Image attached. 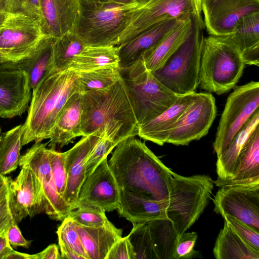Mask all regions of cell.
Listing matches in <instances>:
<instances>
[{
  "instance_id": "cell-1",
  "label": "cell",
  "mask_w": 259,
  "mask_h": 259,
  "mask_svg": "<svg viewBox=\"0 0 259 259\" xmlns=\"http://www.w3.org/2000/svg\"><path fill=\"white\" fill-rule=\"evenodd\" d=\"M120 190L156 200L169 199L174 172L135 137L116 147L108 161Z\"/></svg>"
},
{
  "instance_id": "cell-2",
  "label": "cell",
  "mask_w": 259,
  "mask_h": 259,
  "mask_svg": "<svg viewBox=\"0 0 259 259\" xmlns=\"http://www.w3.org/2000/svg\"><path fill=\"white\" fill-rule=\"evenodd\" d=\"M139 124L122 76L112 85L82 93V137L99 132L118 144L138 136Z\"/></svg>"
},
{
  "instance_id": "cell-3",
  "label": "cell",
  "mask_w": 259,
  "mask_h": 259,
  "mask_svg": "<svg viewBox=\"0 0 259 259\" xmlns=\"http://www.w3.org/2000/svg\"><path fill=\"white\" fill-rule=\"evenodd\" d=\"M32 90L23 124L22 146L50 139L66 102L74 93L80 92L78 72L71 69L47 71Z\"/></svg>"
},
{
  "instance_id": "cell-4",
  "label": "cell",
  "mask_w": 259,
  "mask_h": 259,
  "mask_svg": "<svg viewBox=\"0 0 259 259\" xmlns=\"http://www.w3.org/2000/svg\"><path fill=\"white\" fill-rule=\"evenodd\" d=\"M80 9L73 32L89 46H117L119 37L141 6L80 0Z\"/></svg>"
},
{
  "instance_id": "cell-5",
  "label": "cell",
  "mask_w": 259,
  "mask_h": 259,
  "mask_svg": "<svg viewBox=\"0 0 259 259\" xmlns=\"http://www.w3.org/2000/svg\"><path fill=\"white\" fill-rule=\"evenodd\" d=\"M245 64L238 47L227 36L204 37L198 86L218 95L233 89L241 77Z\"/></svg>"
},
{
  "instance_id": "cell-6",
  "label": "cell",
  "mask_w": 259,
  "mask_h": 259,
  "mask_svg": "<svg viewBox=\"0 0 259 259\" xmlns=\"http://www.w3.org/2000/svg\"><path fill=\"white\" fill-rule=\"evenodd\" d=\"M201 16L193 18L187 39L157 70L151 72L164 86L178 95L195 92L198 87L204 25Z\"/></svg>"
},
{
  "instance_id": "cell-7",
  "label": "cell",
  "mask_w": 259,
  "mask_h": 259,
  "mask_svg": "<svg viewBox=\"0 0 259 259\" xmlns=\"http://www.w3.org/2000/svg\"><path fill=\"white\" fill-rule=\"evenodd\" d=\"M213 181L205 175L189 177L174 172L166 216L180 236L198 219L211 198Z\"/></svg>"
},
{
  "instance_id": "cell-8",
  "label": "cell",
  "mask_w": 259,
  "mask_h": 259,
  "mask_svg": "<svg viewBox=\"0 0 259 259\" xmlns=\"http://www.w3.org/2000/svg\"><path fill=\"white\" fill-rule=\"evenodd\" d=\"M139 126L160 115L179 95L171 91L148 70L141 57L120 70Z\"/></svg>"
},
{
  "instance_id": "cell-9",
  "label": "cell",
  "mask_w": 259,
  "mask_h": 259,
  "mask_svg": "<svg viewBox=\"0 0 259 259\" xmlns=\"http://www.w3.org/2000/svg\"><path fill=\"white\" fill-rule=\"evenodd\" d=\"M228 96L213 144L219 156L259 106V82L235 86Z\"/></svg>"
},
{
  "instance_id": "cell-10",
  "label": "cell",
  "mask_w": 259,
  "mask_h": 259,
  "mask_svg": "<svg viewBox=\"0 0 259 259\" xmlns=\"http://www.w3.org/2000/svg\"><path fill=\"white\" fill-rule=\"evenodd\" d=\"M201 0H150L135 13L117 46L161 21L201 16Z\"/></svg>"
},
{
  "instance_id": "cell-11",
  "label": "cell",
  "mask_w": 259,
  "mask_h": 259,
  "mask_svg": "<svg viewBox=\"0 0 259 259\" xmlns=\"http://www.w3.org/2000/svg\"><path fill=\"white\" fill-rule=\"evenodd\" d=\"M46 36L38 20L23 15L8 14L0 27V53L19 59L28 58Z\"/></svg>"
},
{
  "instance_id": "cell-12",
  "label": "cell",
  "mask_w": 259,
  "mask_h": 259,
  "mask_svg": "<svg viewBox=\"0 0 259 259\" xmlns=\"http://www.w3.org/2000/svg\"><path fill=\"white\" fill-rule=\"evenodd\" d=\"M213 203L216 213L230 215L259 231V182L222 186Z\"/></svg>"
},
{
  "instance_id": "cell-13",
  "label": "cell",
  "mask_w": 259,
  "mask_h": 259,
  "mask_svg": "<svg viewBox=\"0 0 259 259\" xmlns=\"http://www.w3.org/2000/svg\"><path fill=\"white\" fill-rule=\"evenodd\" d=\"M215 99L210 93H199L172 128L166 143L188 145L205 136L215 117Z\"/></svg>"
},
{
  "instance_id": "cell-14",
  "label": "cell",
  "mask_w": 259,
  "mask_h": 259,
  "mask_svg": "<svg viewBox=\"0 0 259 259\" xmlns=\"http://www.w3.org/2000/svg\"><path fill=\"white\" fill-rule=\"evenodd\" d=\"M47 143L35 142L21 155L19 166H27L34 173L41 186L51 219L62 221L71 211L70 205L58 193L54 184L49 162Z\"/></svg>"
},
{
  "instance_id": "cell-15",
  "label": "cell",
  "mask_w": 259,
  "mask_h": 259,
  "mask_svg": "<svg viewBox=\"0 0 259 259\" xmlns=\"http://www.w3.org/2000/svg\"><path fill=\"white\" fill-rule=\"evenodd\" d=\"M120 197V190L107 157L86 177L78 193L76 208L111 211L119 207Z\"/></svg>"
},
{
  "instance_id": "cell-16",
  "label": "cell",
  "mask_w": 259,
  "mask_h": 259,
  "mask_svg": "<svg viewBox=\"0 0 259 259\" xmlns=\"http://www.w3.org/2000/svg\"><path fill=\"white\" fill-rule=\"evenodd\" d=\"M14 180L9 178L8 206L15 223L42 212L46 213L47 206L41 184L30 168L22 166Z\"/></svg>"
},
{
  "instance_id": "cell-17",
  "label": "cell",
  "mask_w": 259,
  "mask_h": 259,
  "mask_svg": "<svg viewBox=\"0 0 259 259\" xmlns=\"http://www.w3.org/2000/svg\"><path fill=\"white\" fill-rule=\"evenodd\" d=\"M201 10L207 33L226 36L243 17L259 12V0H201Z\"/></svg>"
},
{
  "instance_id": "cell-18",
  "label": "cell",
  "mask_w": 259,
  "mask_h": 259,
  "mask_svg": "<svg viewBox=\"0 0 259 259\" xmlns=\"http://www.w3.org/2000/svg\"><path fill=\"white\" fill-rule=\"evenodd\" d=\"M31 90L26 69L12 67L0 69V117L11 118L27 111Z\"/></svg>"
},
{
  "instance_id": "cell-19",
  "label": "cell",
  "mask_w": 259,
  "mask_h": 259,
  "mask_svg": "<svg viewBox=\"0 0 259 259\" xmlns=\"http://www.w3.org/2000/svg\"><path fill=\"white\" fill-rule=\"evenodd\" d=\"M102 137L104 136L99 132L82 137L71 149L65 152L67 183L64 199L71 210L76 208L78 193L87 177V159Z\"/></svg>"
},
{
  "instance_id": "cell-20",
  "label": "cell",
  "mask_w": 259,
  "mask_h": 259,
  "mask_svg": "<svg viewBox=\"0 0 259 259\" xmlns=\"http://www.w3.org/2000/svg\"><path fill=\"white\" fill-rule=\"evenodd\" d=\"M45 35L57 38L72 31L80 9V0H39Z\"/></svg>"
},
{
  "instance_id": "cell-21",
  "label": "cell",
  "mask_w": 259,
  "mask_h": 259,
  "mask_svg": "<svg viewBox=\"0 0 259 259\" xmlns=\"http://www.w3.org/2000/svg\"><path fill=\"white\" fill-rule=\"evenodd\" d=\"M198 95L199 93L195 92L179 95L174 103L160 115L140 125L138 136L162 146L178 120Z\"/></svg>"
},
{
  "instance_id": "cell-22",
  "label": "cell",
  "mask_w": 259,
  "mask_h": 259,
  "mask_svg": "<svg viewBox=\"0 0 259 259\" xmlns=\"http://www.w3.org/2000/svg\"><path fill=\"white\" fill-rule=\"evenodd\" d=\"M193 18L179 20L157 42L142 54L140 57L148 70L153 72L159 68L187 39L192 29Z\"/></svg>"
},
{
  "instance_id": "cell-23",
  "label": "cell",
  "mask_w": 259,
  "mask_h": 259,
  "mask_svg": "<svg viewBox=\"0 0 259 259\" xmlns=\"http://www.w3.org/2000/svg\"><path fill=\"white\" fill-rule=\"evenodd\" d=\"M82 109V93L77 91L68 99L56 122L50 138V148H61L81 136Z\"/></svg>"
},
{
  "instance_id": "cell-24",
  "label": "cell",
  "mask_w": 259,
  "mask_h": 259,
  "mask_svg": "<svg viewBox=\"0 0 259 259\" xmlns=\"http://www.w3.org/2000/svg\"><path fill=\"white\" fill-rule=\"evenodd\" d=\"M180 19H167L154 24L131 39L117 46L120 70L128 68L157 42Z\"/></svg>"
},
{
  "instance_id": "cell-25",
  "label": "cell",
  "mask_w": 259,
  "mask_h": 259,
  "mask_svg": "<svg viewBox=\"0 0 259 259\" xmlns=\"http://www.w3.org/2000/svg\"><path fill=\"white\" fill-rule=\"evenodd\" d=\"M120 205L117 209L120 217L132 223H147L157 219L167 218L168 200L158 201L120 190Z\"/></svg>"
},
{
  "instance_id": "cell-26",
  "label": "cell",
  "mask_w": 259,
  "mask_h": 259,
  "mask_svg": "<svg viewBox=\"0 0 259 259\" xmlns=\"http://www.w3.org/2000/svg\"><path fill=\"white\" fill-rule=\"evenodd\" d=\"M259 126V108L252 114L237 133L228 147L217 157V180L213 181L219 187L224 181L231 179L233 175L239 155L248 138Z\"/></svg>"
},
{
  "instance_id": "cell-27",
  "label": "cell",
  "mask_w": 259,
  "mask_h": 259,
  "mask_svg": "<svg viewBox=\"0 0 259 259\" xmlns=\"http://www.w3.org/2000/svg\"><path fill=\"white\" fill-rule=\"evenodd\" d=\"M75 223L89 259H106L112 246L122 237V229L117 228L114 225L91 227Z\"/></svg>"
},
{
  "instance_id": "cell-28",
  "label": "cell",
  "mask_w": 259,
  "mask_h": 259,
  "mask_svg": "<svg viewBox=\"0 0 259 259\" xmlns=\"http://www.w3.org/2000/svg\"><path fill=\"white\" fill-rule=\"evenodd\" d=\"M259 182V126L250 135L241 151L233 177L223 182L225 185Z\"/></svg>"
},
{
  "instance_id": "cell-29",
  "label": "cell",
  "mask_w": 259,
  "mask_h": 259,
  "mask_svg": "<svg viewBox=\"0 0 259 259\" xmlns=\"http://www.w3.org/2000/svg\"><path fill=\"white\" fill-rule=\"evenodd\" d=\"M217 259H258L259 251L247 244L226 222L213 249Z\"/></svg>"
},
{
  "instance_id": "cell-30",
  "label": "cell",
  "mask_w": 259,
  "mask_h": 259,
  "mask_svg": "<svg viewBox=\"0 0 259 259\" xmlns=\"http://www.w3.org/2000/svg\"><path fill=\"white\" fill-rule=\"evenodd\" d=\"M119 62L117 46H86L74 58L68 69L77 72L88 71L106 67L119 66Z\"/></svg>"
},
{
  "instance_id": "cell-31",
  "label": "cell",
  "mask_w": 259,
  "mask_h": 259,
  "mask_svg": "<svg viewBox=\"0 0 259 259\" xmlns=\"http://www.w3.org/2000/svg\"><path fill=\"white\" fill-rule=\"evenodd\" d=\"M240 50L243 57L259 53V12L243 17L233 31L226 35Z\"/></svg>"
},
{
  "instance_id": "cell-32",
  "label": "cell",
  "mask_w": 259,
  "mask_h": 259,
  "mask_svg": "<svg viewBox=\"0 0 259 259\" xmlns=\"http://www.w3.org/2000/svg\"><path fill=\"white\" fill-rule=\"evenodd\" d=\"M86 46L72 31L55 38L46 72L61 71L68 69L74 58Z\"/></svg>"
},
{
  "instance_id": "cell-33",
  "label": "cell",
  "mask_w": 259,
  "mask_h": 259,
  "mask_svg": "<svg viewBox=\"0 0 259 259\" xmlns=\"http://www.w3.org/2000/svg\"><path fill=\"white\" fill-rule=\"evenodd\" d=\"M157 259H174L180 236L172 222L167 218L157 219L147 223Z\"/></svg>"
},
{
  "instance_id": "cell-34",
  "label": "cell",
  "mask_w": 259,
  "mask_h": 259,
  "mask_svg": "<svg viewBox=\"0 0 259 259\" xmlns=\"http://www.w3.org/2000/svg\"><path fill=\"white\" fill-rule=\"evenodd\" d=\"M23 133V124H19L2 133L0 142V175L5 176L19 166Z\"/></svg>"
},
{
  "instance_id": "cell-35",
  "label": "cell",
  "mask_w": 259,
  "mask_h": 259,
  "mask_svg": "<svg viewBox=\"0 0 259 259\" xmlns=\"http://www.w3.org/2000/svg\"><path fill=\"white\" fill-rule=\"evenodd\" d=\"M79 91L100 90L113 84L121 76L119 66H110L88 71L78 72Z\"/></svg>"
},
{
  "instance_id": "cell-36",
  "label": "cell",
  "mask_w": 259,
  "mask_h": 259,
  "mask_svg": "<svg viewBox=\"0 0 259 259\" xmlns=\"http://www.w3.org/2000/svg\"><path fill=\"white\" fill-rule=\"evenodd\" d=\"M127 235L133 246L135 259H157L147 223H132Z\"/></svg>"
},
{
  "instance_id": "cell-37",
  "label": "cell",
  "mask_w": 259,
  "mask_h": 259,
  "mask_svg": "<svg viewBox=\"0 0 259 259\" xmlns=\"http://www.w3.org/2000/svg\"><path fill=\"white\" fill-rule=\"evenodd\" d=\"M59 245H63L89 259L82 244L75 222L67 217L62 221L56 232Z\"/></svg>"
},
{
  "instance_id": "cell-38",
  "label": "cell",
  "mask_w": 259,
  "mask_h": 259,
  "mask_svg": "<svg viewBox=\"0 0 259 259\" xmlns=\"http://www.w3.org/2000/svg\"><path fill=\"white\" fill-rule=\"evenodd\" d=\"M48 155L55 187L59 194L64 199L67 183L65 152H60L54 149L48 148Z\"/></svg>"
},
{
  "instance_id": "cell-39",
  "label": "cell",
  "mask_w": 259,
  "mask_h": 259,
  "mask_svg": "<svg viewBox=\"0 0 259 259\" xmlns=\"http://www.w3.org/2000/svg\"><path fill=\"white\" fill-rule=\"evenodd\" d=\"M68 217L81 225L99 227L113 225L105 214V212L98 210L78 207L70 211Z\"/></svg>"
},
{
  "instance_id": "cell-40",
  "label": "cell",
  "mask_w": 259,
  "mask_h": 259,
  "mask_svg": "<svg viewBox=\"0 0 259 259\" xmlns=\"http://www.w3.org/2000/svg\"><path fill=\"white\" fill-rule=\"evenodd\" d=\"M6 5L8 14L31 17L41 24L42 15L39 0H6Z\"/></svg>"
},
{
  "instance_id": "cell-41",
  "label": "cell",
  "mask_w": 259,
  "mask_h": 259,
  "mask_svg": "<svg viewBox=\"0 0 259 259\" xmlns=\"http://www.w3.org/2000/svg\"><path fill=\"white\" fill-rule=\"evenodd\" d=\"M236 233L249 246L259 251V231L230 215L223 216Z\"/></svg>"
},
{
  "instance_id": "cell-42",
  "label": "cell",
  "mask_w": 259,
  "mask_h": 259,
  "mask_svg": "<svg viewBox=\"0 0 259 259\" xmlns=\"http://www.w3.org/2000/svg\"><path fill=\"white\" fill-rule=\"evenodd\" d=\"M118 144L102 137L88 157L85 162L87 177L91 174L98 165L110 153Z\"/></svg>"
},
{
  "instance_id": "cell-43",
  "label": "cell",
  "mask_w": 259,
  "mask_h": 259,
  "mask_svg": "<svg viewBox=\"0 0 259 259\" xmlns=\"http://www.w3.org/2000/svg\"><path fill=\"white\" fill-rule=\"evenodd\" d=\"M198 235L195 232L183 233L180 237L174 253V259H188L194 257V247Z\"/></svg>"
},
{
  "instance_id": "cell-44",
  "label": "cell",
  "mask_w": 259,
  "mask_h": 259,
  "mask_svg": "<svg viewBox=\"0 0 259 259\" xmlns=\"http://www.w3.org/2000/svg\"><path fill=\"white\" fill-rule=\"evenodd\" d=\"M106 259H135L133 247L128 236L121 237L114 244Z\"/></svg>"
},
{
  "instance_id": "cell-45",
  "label": "cell",
  "mask_w": 259,
  "mask_h": 259,
  "mask_svg": "<svg viewBox=\"0 0 259 259\" xmlns=\"http://www.w3.org/2000/svg\"><path fill=\"white\" fill-rule=\"evenodd\" d=\"M37 49L31 57L23 59L12 58L0 53V69L8 67H21L26 69L27 72L32 66L37 56Z\"/></svg>"
},
{
  "instance_id": "cell-46",
  "label": "cell",
  "mask_w": 259,
  "mask_h": 259,
  "mask_svg": "<svg viewBox=\"0 0 259 259\" xmlns=\"http://www.w3.org/2000/svg\"><path fill=\"white\" fill-rule=\"evenodd\" d=\"M6 235L11 245L28 247L30 244L31 241L25 239L14 222L8 228Z\"/></svg>"
},
{
  "instance_id": "cell-47",
  "label": "cell",
  "mask_w": 259,
  "mask_h": 259,
  "mask_svg": "<svg viewBox=\"0 0 259 259\" xmlns=\"http://www.w3.org/2000/svg\"><path fill=\"white\" fill-rule=\"evenodd\" d=\"M13 222L8 206L7 195L0 202V235L6 234L8 228Z\"/></svg>"
},
{
  "instance_id": "cell-48",
  "label": "cell",
  "mask_w": 259,
  "mask_h": 259,
  "mask_svg": "<svg viewBox=\"0 0 259 259\" xmlns=\"http://www.w3.org/2000/svg\"><path fill=\"white\" fill-rule=\"evenodd\" d=\"M34 259H60V253L56 244L49 245L42 251L34 254Z\"/></svg>"
},
{
  "instance_id": "cell-49",
  "label": "cell",
  "mask_w": 259,
  "mask_h": 259,
  "mask_svg": "<svg viewBox=\"0 0 259 259\" xmlns=\"http://www.w3.org/2000/svg\"><path fill=\"white\" fill-rule=\"evenodd\" d=\"M60 258L61 259H85V257L77 252L63 245H59Z\"/></svg>"
},
{
  "instance_id": "cell-50",
  "label": "cell",
  "mask_w": 259,
  "mask_h": 259,
  "mask_svg": "<svg viewBox=\"0 0 259 259\" xmlns=\"http://www.w3.org/2000/svg\"><path fill=\"white\" fill-rule=\"evenodd\" d=\"M12 248L6 234L0 235V259H4L5 255Z\"/></svg>"
},
{
  "instance_id": "cell-51",
  "label": "cell",
  "mask_w": 259,
  "mask_h": 259,
  "mask_svg": "<svg viewBox=\"0 0 259 259\" xmlns=\"http://www.w3.org/2000/svg\"><path fill=\"white\" fill-rule=\"evenodd\" d=\"M4 259H34V254L19 252L12 248L5 255Z\"/></svg>"
},
{
  "instance_id": "cell-52",
  "label": "cell",
  "mask_w": 259,
  "mask_h": 259,
  "mask_svg": "<svg viewBox=\"0 0 259 259\" xmlns=\"http://www.w3.org/2000/svg\"><path fill=\"white\" fill-rule=\"evenodd\" d=\"M9 178V177H6V179L0 183V202L8 195Z\"/></svg>"
},
{
  "instance_id": "cell-53",
  "label": "cell",
  "mask_w": 259,
  "mask_h": 259,
  "mask_svg": "<svg viewBox=\"0 0 259 259\" xmlns=\"http://www.w3.org/2000/svg\"><path fill=\"white\" fill-rule=\"evenodd\" d=\"M8 15L6 0H0V27L3 24Z\"/></svg>"
},
{
  "instance_id": "cell-54",
  "label": "cell",
  "mask_w": 259,
  "mask_h": 259,
  "mask_svg": "<svg viewBox=\"0 0 259 259\" xmlns=\"http://www.w3.org/2000/svg\"><path fill=\"white\" fill-rule=\"evenodd\" d=\"M99 1L104 2H111L124 5H128L135 3L134 0H99Z\"/></svg>"
},
{
  "instance_id": "cell-55",
  "label": "cell",
  "mask_w": 259,
  "mask_h": 259,
  "mask_svg": "<svg viewBox=\"0 0 259 259\" xmlns=\"http://www.w3.org/2000/svg\"><path fill=\"white\" fill-rule=\"evenodd\" d=\"M135 3H137L141 6L146 4L150 0H134Z\"/></svg>"
},
{
  "instance_id": "cell-56",
  "label": "cell",
  "mask_w": 259,
  "mask_h": 259,
  "mask_svg": "<svg viewBox=\"0 0 259 259\" xmlns=\"http://www.w3.org/2000/svg\"><path fill=\"white\" fill-rule=\"evenodd\" d=\"M6 179V177L4 176L0 175V183L2 182Z\"/></svg>"
},
{
  "instance_id": "cell-57",
  "label": "cell",
  "mask_w": 259,
  "mask_h": 259,
  "mask_svg": "<svg viewBox=\"0 0 259 259\" xmlns=\"http://www.w3.org/2000/svg\"><path fill=\"white\" fill-rule=\"evenodd\" d=\"M2 128L1 127H0V142H1V137H2Z\"/></svg>"
},
{
  "instance_id": "cell-58",
  "label": "cell",
  "mask_w": 259,
  "mask_h": 259,
  "mask_svg": "<svg viewBox=\"0 0 259 259\" xmlns=\"http://www.w3.org/2000/svg\"><path fill=\"white\" fill-rule=\"evenodd\" d=\"M88 1H99V0H88Z\"/></svg>"
}]
</instances>
